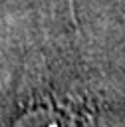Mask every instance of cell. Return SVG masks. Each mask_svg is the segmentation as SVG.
Wrapping results in <instances>:
<instances>
[{
    "label": "cell",
    "instance_id": "cell-1",
    "mask_svg": "<svg viewBox=\"0 0 125 127\" xmlns=\"http://www.w3.org/2000/svg\"><path fill=\"white\" fill-rule=\"evenodd\" d=\"M28 127H60V119H56V117H46V115H44L40 121L32 119V123H30Z\"/></svg>",
    "mask_w": 125,
    "mask_h": 127
}]
</instances>
